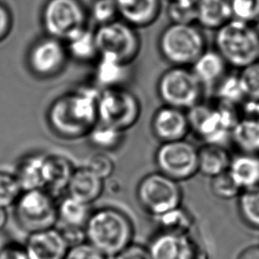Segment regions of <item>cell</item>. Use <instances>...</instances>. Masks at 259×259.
Masks as SVG:
<instances>
[{"label": "cell", "instance_id": "obj_1", "mask_svg": "<svg viewBox=\"0 0 259 259\" xmlns=\"http://www.w3.org/2000/svg\"><path fill=\"white\" fill-rule=\"evenodd\" d=\"M101 91L83 87L58 98L47 111V124L63 141L87 138L98 122V102Z\"/></svg>", "mask_w": 259, "mask_h": 259}, {"label": "cell", "instance_id": "obj_2", "mask_svg": "<svg viewBox=\"0 0 259 259\" xmlns=\"http://www.w3.org/2000/svg\"><path fill=\"white\" fill-rule=\"evenodd\" d=\"M87 241L108 258L134 242L135 228L127 213L113 206L93 209L84 227Z\"/></svg>", "mask_w": 259, "mask_h": 259}, {"label": "cell", "instance_id": "obj_3", "mask_svg": "<svg viewBox=\"0 0 259 259\" xmlns=\"http://www.w3.org/2000/svg\"><path fill=\"white\" fill-rule=\"evenodd\" d=\"M214 46L227 65L240 71L258 61L259 29L232 19L215 31Z\"/></svg>", "mask_w": 259, "mask_h": 259}, {"label": "cell", "instance_id": "obj_4", "mask_svg": "<svg viewBox=\"0 0 259 259\" xmlns=\"http://www.w3.org/2000/svg\"><path fill=\"white\" fill-rule=\"evenodd\" d=\"M157 49L171 67L190 68L208 48L205 35L197 24L169 23L159 35Z\"/></svg>", "mask_w": 259, "mask_h": 259}, {"label": "cell", "instance_id": "obj_5", "mask_svg": "<svg viewBox=\"0 0 259 259\" xmlns=\"http://www.w3.org/2000/svg\"><path fill=\"white\" fill-rule=\"evenodd\" d=\"M191 132L204 144L223 145L230 141L234 126L241 117L240 108L216 101L201 102L187 110Z\"/></svg>", "mask_w": 259, "mask_h": 259}, {"label": "cell", "instance_id": "obj_6", "mask_svg": "<svg viewBox=\"0 0 259 259\" xmlns=\"http://www.w3.org/2000/svg\"><path fill=\"white\" fill-rule=\"evenodd\" d=\"M58 202L43 188L23 191L13 207L14 218L27 234L47 230L57 226Z\"/></svg>", "mask_w": 259, "mask_h": 259}, {"label": "cell", "instance_id": "obj_7", "mask_svg": "<svg viewBox=\"0 0 259 259\" xmlns=\"http://www.w3.org/2000/svg\"><path fill=\"white\" fill-rule=\"evenodd\" d=\"M201 83L186 67H169L156 82V94L162 105L185 111L201 103L204 95Z\"/></svg>", "mask_w": 259, "mask_h": 259}, {"label": "cell", "instance_id": "obj_8", "mask_svg": "<svg viewBox=\"0 0 259 259\" xmlns=\"http://www.w3.org/2000/svg\"><path fill=\"white\" fill-rule=\"evenodd\" d=\"M136 199L145 212L156 218L181 206L183 191L179 182L156 171L140 180Z\"/></svg>", "mask_w": 259, "mask_h": 259}, {"label": "cell", "instance_id": "obj_9", "mask_svg": "<svg viewBox=\"0 0 259 259\" xmlns=\"http://www.w3.org/2000/svg\"><path fill=\"white\" fill-rule=\"evenodd\" d=\"M140 99L123 87L102 89L98 102V122L126 133L141 118Z\"/></svg>", "mask_w": 259, "mask_h": 259}, {"label": "cell", "instance_id": "obj_10", "mask_svg": "<svg viewBox=\"0 0 259 259\" xmlns=\"http://www.w3.org/2000/svg\"><path fill=\"white\" fill-rule=\"evenodd\" d=\"M99 54L131 65L141 54V37L138 29L121 19L99 26L95 30Z\"/></svg>", "mask_w": 259, "mask_h": 259}, {"label": "cell", "instance_id": "obj_11", "mask_svg": "<svg viewBox=\"0 0 259 259\" xmlns=\"http://www.w3.org/2000/svg\"><path fill=\"white\" fill-rule=\"evenodd\" d=\"M157 171L177 182L198 173V148L187 140L161 143L155 153Z\"/></svg>", "mask_w": 259, "mask_h": 259}, {"label": "cell", "instance_id": "obj_12", "mask_svg": "<svg viewBox=\"0 0 259 259\" xmlns=\"http://www.w3.org/2000/svg\"><path fill=\"white\" fill-rule=\"evenodd\" d=\"M87 14L79 0H48L42 13L47 36L64 42L87 27Z\"/></svg>", "mask_w": 259, "mask_h": 259}, {"label": "cell", "instance_id": "obj_13", "mask_svg": "<svg viewBox=\"0 0 259 259\" xmlns=\"http://www.w3.org/2000/svg\"><path fill=\"white\" fill-rule=\"evenodd\" d=\"M69 54L63 41L47 36L36 41L30 48L28 63L36 76L48 78L64 69Z\"/></svg>", "mask_w": 259, "mask_h": 259}, {"label": "cell", "instance_id": "obj_14", "mask_svg": "<svg viewBox=\"0 0 259 259\" xmlns=\"http://www.w3.org/2000/svg\"><path fill=\"white\" fill-rule=\"evenodd\" d=\"M150 129L161 143L186 140L191 133L187 111L162 105L152 115Z\"/></svg>", "mask_w": 259, "mask_h": 259}, {"label": "cell", "instance_id": "obj_15", "mask_svg": "<svg viewBox=\"0 0 259 259\" xmlns=\"http://www.w3.org/2000/svg\"><path fill=\"white\" fill-rule=\"evenodd\" d=\"M24 246L29 259H65L69 248L56 227L28 234Z\"/></svg>", "mask_w": 259, "mask_h": 259}, {"label": "cell", "instance_id": "obj_16", "mask_svg": "<svg viewBox=\"0 0 259 259\" xmlns=\"http://www.w3.org/2000/svg\"><path fill=\"white\" fill-rule=\"evenodd\" d=\"M76 166L72 161L58 154H46L42 167L43 189L55 198L67 191Z\"/></svg>", "mask_w": 259, "mask_h": 259}, {"label": "cell", "instance_id": "obj_17", "mask_svg": "<svg viewBox=\"0 0 259 259\" xmlns=\"http://www.w3.org/2000/svg\"><path fill=\"white\" fill-rule=\"evenodd\" d=\"M119 19L136 29H144L158 20L162 0H115Z\"/></svg>", "mask_w": 259, "mask_h": 259}, {"label": "cell", "instance_id": "obj_18", "mask_svg": "<svg viewBox=\"0 0 259 259\" xmlns=\"http://www.w3.org/2000/svg\"><path fill=\"white\" fill-rule=\"evenodd\" d=\"M104 191L105 180L85 165L76 167L66 194L84 204L92 206L101 199Z\"/></svg>", "mask_w": 259, "mask_h": 259}, {"label": "cell", "instance_id": "obj_19", "mask_svg": "<svg viewBox=\"0 0 259 259\" xmlns=\"http://www.w3.org/2000/svg\"><path fill=\"white\" fill-rule=\"evenodd\" d=\"M228 68L224 58L215 49H207L190 67L204 89L215 88L227 75Z\"/></svg>", "mask_w": 259, "mask_h": 259}, {"label": "cell", "instance_id": "obj_20", "mask_svg": "<svg viewBox=\"0 0 259 259\" xmlns=\"http://www.w3.org/2000/svg\"><path fill=\"white\" fill-rule=\"evenodd\" d=\"M233 19L229 0H197L196 24L216 31Z\"/></svg>", "mask_w": 259, "mask_h": 259}, {"label": "cell", "instance_id": "obj_21", "mask_svg": "<svg viewBox=\"0 0 259 259\" xmlns=\"http://www.w3.org/2000/svg\"><path fill=\"white\" fill-rule=\"evenodd\" d=\"M232 156L223 145L203 144L198 148V173L210 180L229 169Z\"/></svg>", "mask_w": 259, "mask_h": 259}, {"label": "cell", "instance_id": "obj_22", "mask_svg": "<svg viewBox=\"0 0 259 259\" xmlns=\"http://www.w3.org/2000/svg\"><path fill=\"white\" fill-rule=\"evenodd\" d=\"M228 172L241 191L259 187V155L238 153L232 156Z\"/></svg>", "mask_w": 259, "mask_h": 259}, {"label": "cell", "instance_id": "obj_23", "mask_svg": "<svg viewBox=\"0 0 259 259\" xmlns=\"http://www.w3.org/2000/svg\"><path fill=\"white\" fill-rule=\"evenodd\" d=\"M129 66L111 56L101 55L94 72L95 81L103 89L122 87L129 77Z\"/></svg>", "mask_w": 259, "mask_h": 259}, {"label": "cell", "instance_id": "obj_24", "mask_svg": "<svg viewBox=\"0 0 259 259\" xmlns=\"http://www.w3.org/2000/svg\"><path fill=\"white\" fill-rule=\"evenodd\" d=\"M230 141L238 153L259 155V119L241 116L232 130Z\"/></svg>", "mask_w": 259, "mask_h": 259}, {"label": "cell", "instance_id": "obj_25", "mask_svg": "<svg viewBox=\"0 0 259 259\" xmlns=\"http://www.w3.org/2000/svg\"><path fill=\"white\" fill-rule=\"evenodd\" d=\"M46 154L31 153L23 155L17 162L15 175L22 190L43 188L42 167Z\"/></svg>", "mask_w": 259, "mask_h": 259}, {"label": "cell", "instance_id": "obj_26", "mask_svg": "<svg viewBox=\"0 0 259 259\" xmlns=\"http://www.w3.org/2000/svg\"><path fill=\"white\" fill-rule=\"evenodd\" d=\"M188 238L159 232L148 246L152 259H183Z\"/></svg>", "mask_w": 259, "mask_h": 259}, {"label": "cell", "instance_id": "obj_27", "mask_svg": "<svg viewBox=\"0 0 259 259\" xmlns=\"http://www.w3.org/2000/svg\"><path fill=\"white\" fill-rule=\"evenodd\" d=\"M64 44L69 56L77 61L89 62L97 60L100 56L95 31L87 27L69 36Z\"/></svg>", "mask_w": 259, "mask_h": 259}, {"label": "cell", "instance_id": "obj_28", "mask_svg": "<svg viewBox=\"0 0 259 259\" xmlns=\"http://www.w3.org/2000/svg\"><path fill=\"white\" fill-rule=\"evenodd\" d=\"M57 210V225L84 228L93 209L92 206L84 204L65 194L58 202Z\"/></svg>", "mask_w": 259, "mask_h": 259}, {"label": "cell", "instance_id": "obj_29", "mask_svg": "<svg viewBox=\"0 0 259 259\" xmlns=\"http://www.w3.org/2000/svg\"><path fill=\"white\" fill-rule=\"evenodd\" d=\"M92 147L100 152L109 153L118 150L125 140V133L98 122L87 138Z\"/></svg>", "mask_w": 259, "mask_h": 259}, {"label": "cell", "instance_id": "obj_30", "mask_svg": "<svg viewBox=\"0 0 259 259\" xmlns=\"http://www.w3.org/2000/svg\"><path fill=\"white\" fill-rule=\"evenodd\" d=\"M154 219L157 224L159 232L180 236L189 235L194 226L192 214L182 205Z\"/></svg>", "mask_w": 259, "mask_h": 259}, {"label": "cell", "instance_id": "obj_31", "mask_svg": "<svg viewBox=\"0 0 259 259\" xmlns=\"http://www.w3.org/2000/svg\"><path fill=\"white\" fill-rule=\"evenodd\" d=\"M216 101L241 108L247 100L239 74H227L215 88Z\"/></svg>", "mask_w": 259, "mask_h": 259}, {"label": "cell", "instance_id": "obj_32", "mask_svg": "<svg viewBox=\"0 0 259 259\" xmlns=\"http://www.w3.org/2000/svg\"><path fill=\"white\" fill-rule=\"evenodd\" d=\"M237 199L241 220L247 227L259 230V187L242 191Z\"/></svg>", "mask_w": 259, "mask_h": 259}, {"label": "cell", "instance_id": "obj_33", "mask_svg": "<svg viewBox=\"0 0 259 259\" xmlns=\"http://www.w3.org/2000/svg\"><path fill=\"white\" fill-rule=\"evenodd\" d=\"M166 14L170 23L196 24L197 0H169Z\"/></svg>", "mask_w": 259, "mask_h": 259}, {"label": "cell", "instance_id": "obj_34", "mask_svg": "<svg viewBox=\"0 0 259 259\" xmlns=\"http://www.w3.org/2000/svg\"><path fill=\"white\" fill-rule=\"evenodd\" d=\"M22 192L15 173L0 170V208L14 207Z\"/></svg>", "mask_w": 259, "mask_h": 259}, {"label": "cell", "instance_id": "obj_35", "mask_svg": "<svg viewBox=\"0 0 259 259\" xmlns=\"http://www.w3.org/2000/svg\"><path fill=\"white\" fill-rule=\"evenodd\" d=\"M234 20L251 25L259 24V0H229Z\"/></svg>", "mask_w": 259, "mask_h": 259}, {"label": "cell", "instance_id": "obj_36", "mask_svg": "<svg viewBox=\"0 0 259 259\" xmlns=\"http://www.w3.org/2000/svg\"><path fill=\"white\" fill-rule=\"evenodd\" d=\"M210 190L213 195L220 200L238 198L242 191L235 184L228 171L220 174L210 180Z\"/></svg>", "mask_w": 259, "mask_h": 259}, {"label": "cell", "instance_id": "obj_37", "mask_svg": "<svg viewBox=\"0 0 259 259\" xmlns=\"http://www.w3.org/2000/svg\"><path fill=\"white\" fill-rule=\"evenodd\" d=\"M91 18L97 27L119 19L115 0H94L90 10Z\"/></svg>", "mask_w": 259, "mask_h": 259}, {"label": "cell", "instance_id": "obj_38", "mask_svg": "<svg viewBox=\"0 0 259 259\" xmlns=\"http://www.w3.org/2000/svg\"><path fill=\"white\" fill-rule=\"evenodd\" d=\"M238 74L247 100L259 101V61L241 69Z\"/></svg>", "mask_w": 259, "mask_h": 259}, {"label": "cell", "instance_id": "obj_39", "mask_svg": "<svg viewBox=\"0 0 259 259\" xmlns=\"http://www.w3.org/2000/svg\"><path fill=\"white\" fill-rule=\"evenodd\" d=\"M87 166L105 181L112 177L115 170L114 160L104 152L99 151L92 155Z\"/></svg>", "mask_w": 259, "mask_h": 259}, {"label": "cell", "instance_id": "obj_40", "mask_svg": "<svg viewBox=\"0 0 259 259\" xmlns=\"http://www.w3.org/2000/svg\"><path fill=\"white\" fill-rule=\"evenodd\" d=\"M65 259H109L87 241L69 248Z\"/></svg>", "mask_w": 259, "mask_h": 259}, {"label": "cell", "instance_id": "obj_41", "mask_svg": "<svg viewBox=\"0 0 259 259\" xmlns=\"http://www.w3.org/2000/svg\"><path fill=\"white\" fill-rule=\"evenodd\" d=\"M113 259H152L148 246L133 242Z\"/></svg>", "mask_w": 259, "mask_h": 259}, {"label": "cell", "instance_id": "obj_42", "mask_svg": "<svg viewBox=\"0 0 259 259\" xmlns=\"http://www.w3.org/2000/svg\"><path fill=\"white\" fill-rule=\"evenodd\" d=\"M0 259H29V257L24 244L13 241L0 246Z\"/></svg>", "mask_w": 259, "mask_h": 259}, {"label": "cell", "instance_id": "obj_43", "mask_svg": "<svg viewBox=\"0 0 259 259\" xmlns=\"http://www.w3.org/2000/svg\"><path fill=\"white\" fill-rule=\"evenodd\" d=\"M55 227L63 235L65 240L69 244V248L72 247V246H75V245H78L87 241L84 228L67 227V226H61V225H57Z\"/></svg>", "mask_w": 259, "mask_h": 259}, {"label": "cell", "instance_id": "obj_44", "mask_svg": "<svg viewBox=\"0 0 259 259\" xmlns=\"http://www.w3.org/2000/svg\"><path fill=\"white\" fill-rule=\"evenodd\" d=\"M13 27V17L11 12L5 6L2 2H0V42L3 41L11 32Z\"/></svg>", "mask_w": 259, "mask_h": 259}, {"label": "cell", "instance_id": "obj_45", "mask_svg": "<svg viewBox=\"0 0 259 259\" xmlns=\"http://www.w3.org/2000/svg\"><path fill=\"white\" fill-rule=\"evenodd\" d=\"M240 110L241 116H250L259 119V101L246 100L241 105Z\"/></svg>", "mask_w": 259, "mask_h": 259}, {"label": "cell", "instance_id": "obj_46", "mask_svg": "<svg viewBox=\"0 0 259 259\" xmlns=\"http://www.w3.org/2000/svg\"><path fill=\"white\" fill-rule=\"evenodd\" d=\"M236 259H259V245H252L245 248Z\"/></svg>", "mask_w": 259, "mask_h": 259}, {"label": "cell", "instance_id": "obj_47", "mask_svg": "<svg viewBox=\"0 0 259 259\" xmlns=\"http://www.w3.org/2000/svg\"><path fill=\"white\" fill-rule=\"evenodd\" d=\"M8 222V209L0 208V233L4 230Z\"/></svg>", "mask_w": 259, "mask_h": 259}, {"label": "cell", "instance_id": "obj_48", "mask_svg": "<svg viewBox=\"0 0 259 259\" xmlns=\"http://www.w3.org/2000/svg\"><path fill=\"white\" fill-rule=\"evenodd\" d=\"M259 61V59H258V61Z\"/></svg>", "mask_w": 259, "mask_h": 259}, {"label": "cell", "instance_id": "obj_49", "mask_svg": "<svg viewBox=\"0 0 259 259\" xmlns=\"http://www.w3.org/2000/svg\"></svg>", "mask_w": 259, "mask_h": 259}]
</instances>
